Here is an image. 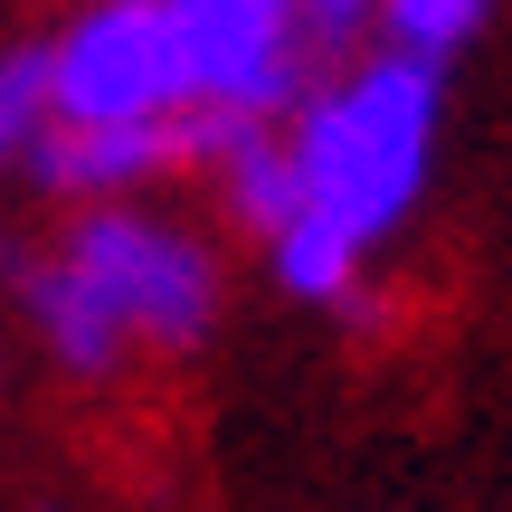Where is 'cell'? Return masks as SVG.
<instances>
[{
  "mask_svg": "<svg viewBox=\"0 0 512 512\" xmlns=\"http://www.w3.org/2000/svg\"><path fill=\"white\" fill-rule=\"evenodd\" d=\"M275 124H285V114H275ZM275 124L238 133V152L219 162V190H228V209H238V219L256 228V238H275V228L294 219V200H304V190H294V162H285V133H275Z\"/></svg>",
  "mask_w": 512,
  "mask_h": 512,
  "instance_id": "cell-6",
  "label": "cell"
},
{
  "mask_svg": "<svg viewBox=\"0 0 512 512\" xmlns=\"http://www.w3.org/2000/svg\"><path fill=\"white\" fill-rule=\"evenodd\" d=\"M38 114H48V57L10 48V57H0V171L19 162V143L38 133Z\"/></svg>",
  "mask_w": 512,
  "mask_h": 512,
  "instance_id": "cell-8",
  "label": "cell"
},
{
  "mask_svg": "<svg viewBox=\"0 0 512 512\" xmlns=\"http://www.w3.org/2000/svg\"><path fill=\"white\" fill-rule=\"evenodd\" d=\"M275 10L294 19V38H304L313 57H332L342 38H361V29H370V0H275Z\"/></svg>",
  "mask_w": 512,
  "mask_h": 512,
  "instance_id": "cell-9",
  "label": "cell"
},
{
  "mask_svg": "<svg viewBox=\"0 0 512 512\" xmlns=\"http://www.w3.org/2000/svg\"><path fill=\"white\" fill-rule=\"evenodd\" d=\"M484 19H494V0H370L380 48H408V57H427V67L465 57L484 38Z\"/></svg>",
  "mask_w": 512,
  "mask_h": 512,
  "instance_id": "cell-7",
  "label": "cell"
},
{
  "mask_svg": "<svg viewBox=\"0 0 512 512\" xmlns=\"http://www.w3.org/2000/svg\"><path fill=\"white\" fill-rule=\"evenodd\" d=\"M19 304H29L38 342L57 351L67 380H114L133 342L190 351L219 323V256L190 228L143 219V209H86L57 238V256L19 266Z\"/></svg>",
  "mask_w": 512,
  "mask_h": 512,
  "instance_id": "cell-1",
  "label": "cell"
},
{
  "mask_svg": "<svg viewBox=\"0 0 512 512\" xmlns=\"http://www.w3.org/2000/svg\"><path fill=\"white\" fill-rule=\"evenodd\" d=\"M38 57H48V114L57 124H133V114L181 105V57H171L162 0H95Z\"/></svg>",
  "mask_w": 512,
  "mask_h": 512,
  "instance_id": "cell-3",
  "label": "cell"
},
{
  "mask_svg": "<svg viewBox=\"0 0 512 512\" xmlns=\"http://www.w3.org/2000/svg\"><path fill=\"white\" fill-rule=\"evenodd\" d=\"M437 114H446V67H427L408 48H380L332 86H304L275 124L294 190H304L294 209L332 219L351 247H380L389 228H408V209L427 190Z\"/></svg>",
  "mask_w": 512,
  "mask_h": 512,
  "instance_id": "cell-2",
  "label": "cell"
},
{
  "mask_svg": "<svg viewBox=\"0 0 512 512\" xmlns=\"http://www.w3.org/2000/svg\"><path fill=\"white\" fill-rule=\"evenodd\" d=\"M19 162L57 200H124V190L181 171V133H171V114H133V124H57V114H38Z\"/></svg>",
  "mask_w": 512,
  "mask_h": 512,
  "instance_id": "cell-5",
  "label": "cell"
},
{
  "mask_svg": "<svg viewBox=\"0 0 512 512\" xmlns=\"http://www.w3.org/2000/svg\"><path fill=\"white\" fill-rule=\"evenodd\" d=\"M162 19H171V57H181V105L200 95V105L285 114L313 86V57L275 0H162Z\"/></svg>",
  "mask_w": 512,
  "mask_h": 512,
  "instance_id": "cell-4",
  "label": "cell"
}]
</instances>
